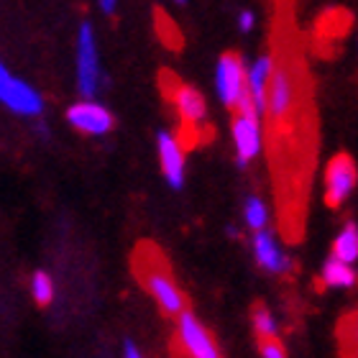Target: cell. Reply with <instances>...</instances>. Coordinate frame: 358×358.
<instances>
[{
	"instance_id": "cell-20",
	"label": "cell",
	"mask_w": 358,
	"mask_h": 358,
	"mask_svg": "<svg viewBox=\"0 0 358 358\" xmlns=\"http://www.w3.org/2000/svg\"><path fill=\"white\" fill-rule=\"evenodd\" d=\"M254 330L259 333V338H274L276 336L274 315L268 313L264 305H256L254 307Z\"/></svg>"
},
{
	"instance_id": "cell-18",
	"label": "cell",
	"mask_w": 358,
	"mask_h": 358,
	"mask_svg": "<svg viewBox=\"0 0 358 358\" xmlns=\"http://www.w3.org/2000/svg\"><path fill=\"white\" fill-rule=\"evenodd\" d=\"M31 292H34L36 305H49V302L54 299L52 276L46 274V271H36V274H34V279H31Z\"/></svg>"
},
{
	"instance_id": "cell-3",
	"label": "cell",
	"mask_w": 358,
	"mask_h": 358,
	"mask_svg": "<svg viewBox=\"0 0 358 358\" xmlns=\"http://www.w3.org/2000/svg\"><path fill=\"white\" fill-rule=\"evenodd\" d=\"M174 353L179 356H194V358H217L220 348L208 333V328L194 317L189 310L177 315V333H174Z\"/></svg>"
},
{
	"instance_id": "cell-7",
	"label": "cell",
	"mask_w": 358,
	"mask_h": 358,
	"mask_svg": "<svg viewBox=\"0 0 358 358\" xmlns=\"http://www.w3.org/2000/svg\"><path fill=\"white\" fill-rule=\"evenodd\" d=\"M215 85H217L220 100H223L228 108L236 110L238 100L248 90V75L243 72V59H241L236 52H228L220 57L217 72H215Z\"/></svg>"
},
{
	"instance_id": "cell-2",
	"label": "cell",
	"mask_w": 358,
	"mask_h": 358,
	"mask_svg": "<svg viewBox=\"0 0 358 358\" xmlns=\"http://www.w3.org/2000/svg\"><path fill=\"white\" fill-rule=\"evenodd\" d=\"M134 274L138 279V284L157 299V305L166 315H182L187 310L185 292L179 289L166 256L154 243H149V241H143V243L136 246Z\"/></svg>"
},
{
	"instance_id": "cell-10",
	"label": "cell",
	"mask_w": 358,
	"mask_h": 358,
	"mask_svg": "<svg viewBox=\"0 0 358 358\" xmlns=\"http://www.w3.org/2000/svg\"><path fill=\"white\" fill-rule=\"evenodd\" d=\"M67 120L77 131L83 134H92V136H103L113 128V115L105 110L103 105L92 103V100H85V103L72 105L67 110Z\"/></svg>"
},
{
	"instance_id": "cell-14",
	"label": "cell",
	"mask_w": 358,
	"mask_h": 358,
	"mask_svg": "<svg viewBox=\"0 0 358 358\" xmlns=\"http://www.w3.org/2000/svg\"><path fill=\"white\" fill-rule=\"evenodd\" d=\"M322 284L330 287V289H345V287H353V284H356V271L351 268V264H345L333 256V259L322 266Z\"/></svg>"
},
{
	"instance_id": "cell-4",
	"label": "cell",
	"mask_w": 358,
	"mask_h": 358,
	"mask_svg": "<svg viewBox=\"0 0 358 358\" xmlns=\"http://www.w3.org/2000/svg\"><path fill=\"white\" fill-rule=\"evenodd\" d=\"M162 92L177 108L179 118H182V123L187 128H197L205 120V97L189 85L179 83L172 72L162 75Z\"/></svg>"
},
{
	"instance_id": "cell-9",
	"label": "cell",
	"mask_w": 358,
	"mask_h": 358,
	"mask_svg": "<svg viewBox=\"0 0 358 358\" xmlns=\"http://www.w3.org/2000/svg\"><path fill=\"white\" fill-rule=\"evenodd\" d=\"M259 113L256 110H238L233 118V141L238 151V164L246 166L254 162L262 151V126H259Z\"/></svg>"
},
{
	"instance_id": "cell-5",
	"label": "cell",
	"mask_w": 358,
	"mask_h": 358,
	"mask_svg": "<svg viewBox=\"0 0 358 358\" xmlns=\"http://www.w3.org/2000/svg\"><path fill=\"white\" fill-rule=\"evenodd\" d=\"M358 185V169L348 154H338L330 159L328 169H325V202L330 208H341L348 197L353 194Z\"/></svg>"
},
{
	"instance_id": "cell-22",
	"label": "cell",
	"mask_w": 358,
	"mask_h": 358,
	"mask_svg": "<svg viewBox=\"0 0 358 358\" xmlns=\"http://www.w3.org/2000/svg\"><path fill=\"white\" fill-rule=\"evenodd\" d=\"M238 23H241V29H243V31H251V29H254V23H256V15L251 13V10H243V13H241V18H238Z\"/></svg>"
},
{
	"instance_id": "cell-25",
	"label": "cell",
	"mask_w": 358,
	"mask_h": 358,
	"mask_svg": "<svg viewBox=\"0 0 358 358\" xmlns=\"http://www.w3.org/2000/svg\"><path fill=\"white\" fill-rule=\"evenodd\" d=\"M179 3H185V0H179Z\"/></svg>"
},
{
	"instance_id": "cell-11",
	"label": "cell",
	"mask_w": 358,
	"mask_h": 358,
	"mask_svg": "<svg viewBox=\"0 0 358 358\" xmlns=\"http://www.w3.org/2000/svg\"><path fill=\"white\" fill-rule=\"evenodd\" d=\"M185 146L174 134H159V162H162V172L166 182L179 189L185 182Z\"/></svg>"
},
{
	"instance_id": "cell-21",
	"label": "cell",
	"mask_w": 358,
	"mask_h": 358,
	"mask_svg": "<svg viewBox=\"0 0 358 358\" xmlns=\"http://www.w3.org/2000/svg\"><path fill=\"white\" fill-rule=\"evenodd\" d=\"M259 351H262L264 358H284L287 351H284V345L274 338H259Z\"/></svg>"
},
{
	"instance_id": "cell-8",
	"label": "cell",
	"mask_w": 358,
	"mask_h": 358,
	"mask_svg": "<svg viewBox=\"0 0 358 358\" xmlns=\"http://www.w3.org/2000/svg\"><path fill=\"white\" fill-rule=\"evenodd\" d=\"M0 103H6L13 113H21V115H41L44 110V103L34 87L23 83V80H15L0 62Z\"/></svg>"
},
{
	"instance_id": "cell-16",
	"label": "cell",
	"mask_w": 358,
	"mask_h": 358,
	"mask_svg": "<svg viewBox=\"0 0 358 358\" xmlns=\"http://www.w3.org/2000/svg\"><path fill=\"white\" fill-rule=\"evenodd\" d=\"M333 256L345 264H353L358 259V228L356 223H348L341 231V236L333 243Z\"/></svg>"
},
{
	"instance_id": "cell-23",
	"label": "cell",
	"mask_w": 358,
	"mask_h": 358,
	"mask_svg": "<svg viewBox=\"0 0 358 358\" xmlns=\"http://www.w3.org/2000/svg\"><path fill=\"white\" fill-rule=\"evenodd\" d=\"M123 353H126L128 358H138V356H141V351H138V345H136L134 341H126V343H123Z\"/></svg>"
},
{
	"instance_id": "cell-17",
	"label": "cell",
	"mask_w": 358,
	"mask_h": 358,
	"mask_svg": "<svg viewBox=\"0 0 358 358\" xmlns=\"http://www.w3.org/2000/svg\"><path fill=\"white\" fill-rule=\"evenodd\" d=\"M338 341H341V351L345 356H358V313L348 315V317L341 320Z\"/></svg>"
},
{
	"instance_id": "cell-6",
	"label": "cell",
	"mask_w": 358,
	"mask_h": 358,
	"mask_svg": "<svg viewBox=\"0 0 358 358\" xmlns=\"http://www.w3.org/2000/svg\"><path fill=\"white\" fill-rule=\"evenodd\" d=\"M97 83H100V67H97L95 34L90 23H83L77 34V85L85 100L95 95Z\"/></svg>"
},
{
	"instance_id": "cell-24",
	"label": "cell",
	"mask_w": 358,
	"mask_h": 358,
	"mask_svg": "<svg viewBox=\"0 0 358 358\" xmlns=\"http://www.w3.org/2000/svg\"><path fill=\"white\" fill-rule=\"evenodd\" d=\"M115 3H118V0H100V8H103L108 15H110L113 10H115Z\"/></svg>"
},
{
	"instance_id": "cell-19",
	"label": "cell",
	"mask_w": 358,
	"mask_h": 358,
	"mask_svg": "<svg viewBox=\"0 0 358 358\" xmlns=\"http://www.w3.org/2000/svg\"><path fill=\"white\" fill-rule=\"evenodd\" d=\"M266 220H268V213H266V205H264V200H259V197H248V200H246V223H248V228L262 231V228H266Z\"/></svg>"
},
{
	"instance_id": "cell-1",
	"label": "cell",
	"mask_w": 358,
	"mask_h": 358,
	"mask_svg": "<svg viewBox=\"0 0 358 358\" xmlns=\"http://www.w3.org/2000/svg\"><path fill=\"white\" fill-rule=\"evenodd\" d=\"M302 103H305V69L299 64L289 41H282L276 44L266 92V118L271 138L297 131L294 123L302 118V108H305Z\"/></svg>"
},
{
	"instance_id": "cell-12",
	"label": "cell",
	"mask_w": 358,
	"mask_h": 358,
	"mask_svg": "<svg viewBox=\"0 0 358 358\" xmlns=\"http://www.w3.org/2000/svg\"><path fill=\"white\" fill-rule=\"evenodd\" d=\"M254 254L259 266H264L266 271H274V274H282L292 266V262L284 256V251L279 248V243L274 241V236L268 231H256L254 236Z\"/></svg>"
},
{
	"instance_id": "cell-15",
	"label": "cell",
	"mask_w": 358,
	"mask_h": 358,
	"mask_svg": "<svg viewBox=\"0 0 358 358\" xmlns=\"http://www.w3.org/2000/svg\"><path fill=\"white\" fill-rule=\"evenodd\" d=\"M154 23H157V36L159 41L166 46V49H182V44H185V38H182V31H179L177 23L169 18V15L162 10V8H157L154 10Z\"/></svg>"
},
{
	"instance_id": "cell-13",
	"label": "cell",
	"mask_w": 358,
	"mask_h": 358,
	"mask_svg": "<svg viewBox=\"0 0 358 358\" xmlns=\"http://www.w3.org/2000/svg\"><path fill=\"white\" fill-rule=\"evenodd\" d=\"M271 67H274V57H262V59L254 62V67L248 72V92H251L262 115H266V92L268 80H271Z\"/></svg>"
}]
</instances>
